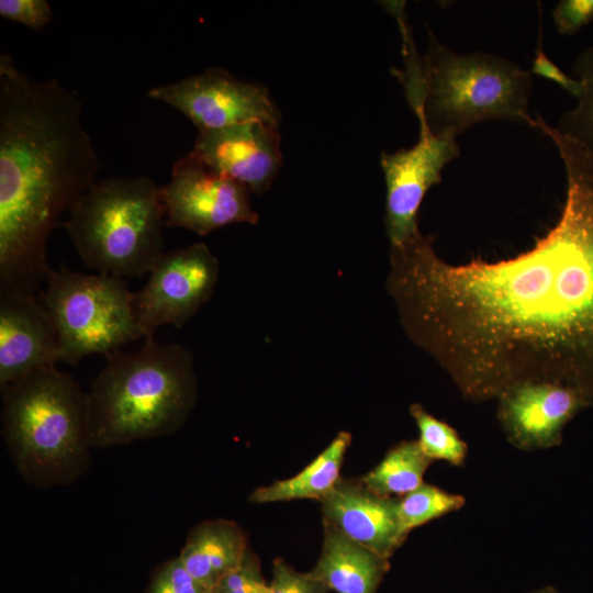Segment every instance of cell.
I'll return each mask as SVG.
<instances>
[{"label": "cell", "instance_id": "10", "mask_svg": "<svg viewBox=\"0 0 593 593\" xmlns=\"http://www.w3.org/2000/svg\"><path fill=\"white\" fill-rule=\"evenodd\" d=\"M219 260L203 243L165 253L136 293V313L146 338L163 325L181 328L212 296Z\"/></svg>", "mask_w": 593, "mask_h": 593}, {"label": "cell", "instance_id": "25", "mask_svg": "<svg viewBox=\"0 0 593 593\" xmlns=\"http://www.w3.org/2000/svg\"><path fill=\"white\" fill-rule=\"evenodd\" d=\"M329 590L310 571L300 572L277 558L272 563V579L269 593H328Z\"/></svg>", "mask_w": 593, "mask_h": 593}, {"label": "cell", "instance_id": "1", "mask_svg": "<svg viewBox=\"0 0 593 593\" xmlns=\"http://www.w3.org/2000/svg\"><path fill=\"white\" fill-rule=\"evenodd\" d=\"M555 145L564 204L527 251L452 265L421 232L391 247L387 288L405 333L472 401L552 382L593 405V156L566 137Z\"/></svg>", "mask_w": 593, "mask_h": 593}, {"label": "cell", "instance_id": "15", "mask_svg": "<svg viewBox=\"0 0 593 593\" xmlns=\"http://www.w3.org/2000/svg\"><path fill=\"white\" fill-rule=\"evenodd\" d=\"M323 521L353 541L390 559L403 545L398 497L379 495L359 480L340 479L322 500Z\"/></svg>", "mask_w": 593, "mask_h": 593}, {"label": "cell", "instance_id": "28", "mask_svg": "<svg viewBox=\"0 0 593 593\" xmlns=\"http://www.w3.org/2000/svg\"><path fill=\"white\" fill-rule=\"evenodd\" d=\"M532 72L556 82L575 98L582 94V83L577 78L568 76L550 60L541 47L540 42L535 53Z\"/></svg>", "mask_w": 593, "mask_h": 593}, {"label": "cell", "instance_id": "13", "mask_svg": "<svg viewBox=\"0 0 593 593\" xmlns=\"http://www.w3.org/2000/svg\"><path fill=\"white\" fill-rule=\"evenodd\" d=\"M497 400V416L507 439L526 451L560 445L566 424L588 406L577 390L552 382H525Z\"/></svg>", "mask_w": 593, "mask_h": 593}, {"label": "cell", "instance_id": "11", "mask_svg": "<svg viewBox=\"0 0 593 593\" xmlns=\"http://www.w3.org/2000/svg\"><path fill=\"white\" fill-rule=\"evenodd\" d=\"M455 138L436 136L419 127L418 142L409 149L381 155L387 184L385 232L391 247L417 232V213L426 192L441 180L444 167L458 157Z\"/></svg>", "mask_w": 593, "mask_h": 593}, {"label": "cell", "instance_id": "14", "mask_svg": "<svg viewBox=\"0 0 593 593\" xmlns=\"http://www.w3.org/2000/svg\"><path fill=\"white\" fill-rule=\"evenodd\" d=\"M59 361L53 321L35 295L0 292V388Z\"/></svg>", "mask_w": 593, "mask_h": 593}, {"label": "cell", "instance_id": "9", "mask_svg": "<svg viewBox=\"0 0 593 593\" xmlns=\"http://www.w3.org/2000/svg\"><path fill=\"white\" fill-rule=\"evenodd\" d=\"M147 96L184 114L198 131L249 121H260L277 128L280 124L279 109L266 87L242 81L219 67L153 87Z\"/></svg>", "mask_w": 593, "mask_h": 593}, {"label": "cell", "instance_id": "12", "mask_svg": "<svg viewBox=\"0 0 593 593\" xmlns=\"http://www.w3.org/2000/svg\"><path fill=\"white\" fill-rule=\"evenodd\" d=\"M278 128L249 121L223 128L198 131L192 150L213 170L249 192L269 189L282 166Z\"/></svg>", "mask_w": 593, "mask_h": 593}, {"label": "cell", "instance_id": "4", "mask_svg": "<svg viewBox=\"0 0 593 593\" xmlns=\"http://www.w3.org/2000/svg\"><path fill=\"white\" fill-rule=\"evenodd\" d=\"M87 391L91 448L169 436L197 400L193 356L179 344L145 338L133 353L115 350Z\"/></svg>", "mask_w": 593, "mask_h": 593}, {"label": "cell", "instance_id": "7", "mask_svg": "<svg viewBox=\"0 0 593 593\" xmlns=\"http://www.w3.org/2000/svg\"><path fill=\"white\" fill-rule=\"evenodd\" d=\"M43 305L56 329L59 361L76 365L93 355L104 356L146 338L136 313V293L124 279L81 273L68 268L49 271Z\"/></svg>", "mask_w": 593, "mask_h": 593}, {"label": "cell", "instance_id": "8", "mask_svg": "<svg viewBox=\"0 0 593 593\" xmlns=\"http://www.w3.org/2000/svg\"><path fill=\"white\" fill-rule=\"evenodd\" d=\"M249 193L191 150L174 164L169 182L161 187L166 224L201 236L230 224H256L259 215Z\"/></svg>", "mask_w": 593, "mask_h": 593}, {"label": "cell", "instance_id": "2", "mask_svg": "<svg viewBox=\"0 0 593 593\" xmlns=\"http://www.w3.org/2000/svg\"><path fill=\"white\" fill-rule=\"evenodd\" d=\"M79 94L0 55V292L35 295L53 230L96 182L99 159Z\"/></svg>", "mask_w": 593, "mask_h": 593}, {"label": "cell", "instance_id": "21", "mask_svg": "<svg viewBox=\"0 0 593 593\" xmlns=\"http://www.w3.org/2000/svg\"><path fill=\"white\" fill-rule=\"evenodd\" d=\"M465 503L466 499L462 495L423 483L416 490L398 499L401 528L407 536L414 528L460 510Z\"/></svg>", "mask_w": 593, "mask_h": 593}, {"label": "cell", "instance_id": "3", "mask_svg": "<svg viewBox=\"0 0 593 593\" xmlns=\"http://www.w3.org/2000/svg\"><path fill=\"white\" fill-rule=\"evenodd\" d=\"M403 35L404 69L394 70L410 107L436 136L455 138L491 120L535 127L529 114L530 71L512 60L484 52L461 54L428 32V45L418 55L401 10L395 11Z\"/></svg>", "mask_w": 593, "mask_h": 593}, {"label": "cell", "instance_id": "19", "mask_svg": "<svg viewBox=\"0 0 593 593\" xmlns=\"http://www.w3.org/2000/svg\"><path fill=\"white\" fill-rule=\"evenodd\" d=\"M432 462L423 454L417 440L401 441L360 481L379 495L403 496L424 483V474Z\"/></svg>", "mask_w": 593, "mask_h": 593}, {"label": "cell", "instance_id": "22", "mask_svg": "<svg viewBox=\"0 0 593 593\" xmlns=\"http://www.w3.org/2000/svg\"><path fill=\"white\" fill-rule=\"evenodd\" d=\"M410 413L418 428L417 443L430 460H444L460 467L466 462L468 446L457 430L434 417L419 404H412Z\"/></svg>", "mask_w": 593, "mask_h": 593}, {"label": "cell", "instance_id": "20", "mask_svg": "<svg viewBox=\"0 0 593 593\" xmlns=\"http://www.w3.org/2000/svg\"><path fill=\"white\" fill-rule=\"evenodd\" d=\"M572 69L583 91L578 104L562 114L556 128L593 156V46L577 57Z\"/></svg>", "mask_w": 593, "mask_h": 593}, {"label": "cell", "instance_id": "24", "mask_svg": "<svg viewBox=\"0 0 593 593\" xmlns=\"http://www.w3.org/2000/svg\"><path fill=\"white\" fill-rule=\"evenodd\" d=\"M214 593H269V583L262 575L260 561L250 548L240 564L220 582Z\"/></svg>", "mask_w": 593, "mask_h": 593}, {"label": "cell", "instance_id": "23", "mask_svg": "<svg viewBox=\"0 0 593 593\" xmlns=\"http://www.w3.org/2000/svg\"><path fill=\"white\" fill-rule=\"evenodd\" d=\"M146 593H214L200 583L179 557L161 563L154 572Z\"/></svg>", "mask_w": 593, "mask_h": 593}, {"label": "cell", "instance_id": "16", "mask_svg": "<svg viewBox=\"0 0 593 593\" xmlns=\"http://www.w3.org/2000/svg\"><path fill=\"white\" fill-rule=\"evenodd\" d=\"M389 569V559L353 541L323 521L321 555L310 572L329 591L377 593Z\"/></svg>", "mask_w": 593, "mask_h": 593}, {"label": "cell", "instance_id": "18", "mask_svg": "<svg viewBox=\"0 0 593 593\" xmlns=\"http://www.w3.org/2000/svg\"><path fill=\"white\" fill-rule=\"evenodd\" d=\"M351 435L339 432L331 444L295 475L256 489L251 503L267 504L293 500L322 501L342 479L340 471Z\"/></svg>", "mask_w": 593, "mask_h": 593}, {"label": "cell", "instance_id": "6", "mask_svg": "<svg viewBox=\"0 0 593 593\" xmlns=\"http://www.w3.org/2000/svg\"><path fill=\"white\" fill-rule=\"evenodd\" d=\"M161 187L149 177L96 181L74 204L65 228L81 259L97 273L141 278L164 251Z\"/></svg>", "mask_w": 593, "mask_h": 593}, {"label": "cell", "instance_id": "17", "mask_svg": "<svg viewBox=\"0 0 593 593\" xmlns=\"http://www.w3.org/2000/svg\"><path fill=\"white\" fill-rule=\"evenodd\" d=\"M248 549L243 528L233 521L217 518L197 525L178 557L200 583L214 591L240 564Z\"/></svg>", "mask_w": 593, "mask_h": 593}, {"label": "cell", "instance_id": "26", "mask_svg": "<svg viewBox=\"0 0 593 593\" xmlns=\"http://www.w3.org/2000/svg\"><path fill=\"white\" fill-rule=\"evenodd\" d=\"M0 16L38 31L51 22L53 11L45 0H1Z\"/></svg>", "mask_w": 593, "mask_h": 593}, {"label": "cell", "instance_id": "29", "mask_svg": "<svg viewBox=\"0 0 593 593\" xmlns=\"http://www.w3.org/2000/svg\"><path fill=\"white\" fill-rule=\"evenodd\" d=\"M532 593H558L553 588L547 586L537 591H534Z\"/></svg>", "mask_w": 593, "mask_h": 593}, {"label": "cell", "instance_id": "5", "mask_svg": "<svg viewBox=\"0 0 593 593\" xmlns=\"http://www.w3.org/2000/svg\"><path fill=\"white\" fill-rule=\"evenodd\" d=\"M1 393V433L21 477L43 489L76 482L91 462L87 392L76 379L46 367Z\"/></svg>", "mask_w": 593, "mask_h": 593}, {"label": "cell", "instance_id": "27", "mask_svg": "<svg viewBox=\"0 0 593 593\" xmlns=\"http://www.w3.org/2000/svg\"><path fill=\"white\" fill-rule=\"evenodd\" d=\"M552 18L560 34L573 35L593 21V0H562Z\"/></svg>", "mask_w": 593, "mask_h": 593}]
</instances>
